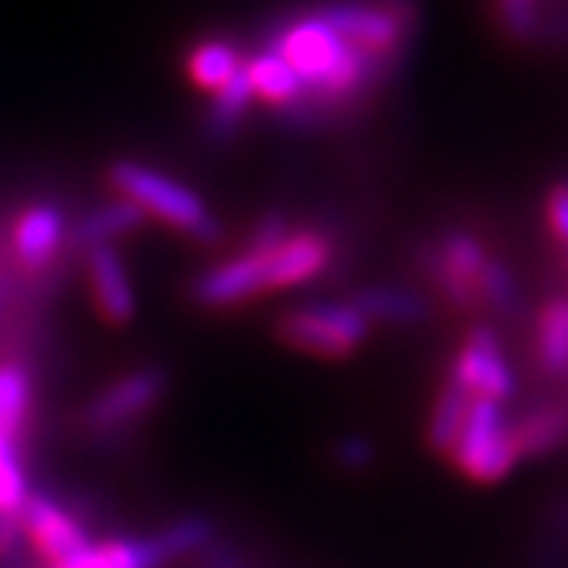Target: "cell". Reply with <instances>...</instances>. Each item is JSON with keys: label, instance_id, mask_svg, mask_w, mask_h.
<instances>
[{"label": "cell", "instance_id": "9c48e42d", "mask_svg": "<svg viewBox=\"0 0 568 568\" xmlns=\"http://www.w3.org/2000/svg\"><path fill=\"white\" fill-rule=\"evenodd\" d=\"M260 294H268L265 287V263L260 250H241L231 260L205 268L190 284V297L205 310H227L241 306Z\"/></svg>", "mask_w": 568, "mask_h": 568}, {"label": "cell", "instance_id": "3957f363", "mask_svg": "<svg viewBox=\"0 0 568 568\" xmlns=\"http://www.w3.org/2000/svg\"><path fill=\"white\" fill-rule=\"evenodd\" d=\"M373 325L351 301H320L294 306L278 316L275 338L284 347L316 357V361H347L369 342Z\"/></svg>", "mask_w": 568, "mask_h": 568}, {"label": "cell", "instance_id": "2e32d148", "mask_svg": "<svg viewBox=\"0 0 568 568\" xmlns=\"http://www.w3.org/2000/svg\"><path fill=\"white\" fill-rule=\"evenodd\" d=\"M145 215L133 203L126 200H108V203L95 205L82 215L80 222L73 224V231L67 234V244L73 250H92V246H104V244H118L121 237H130L145 227Z\"/></svg>", "mask_w": 568, "mask_h": 568}, {"label": "cell", "instance_id": "277c9868", "mask_svg": "<svg viewBox=\"0 0 568 568\" xmlns=\"http://www.w3.org/2000/svg\"><path fill=\"white\" fill-rule=\"evenodd\" d=\"M448 462L474 484H499L518 467V452L511 443V417L506 405L474 398L467 407V417L458 439L448 452Z\"/></svg>", "mask_w": 568, "mask_h": 568}, {"label": "cell", "instance_id": "4dcf8cb0", "mask_svg": "<svg viewBox=\"0 0 568 568\" xmlns=\"http://www.w3.org/2000/svg\"><path fill=\"white\" fill-rule=\"evenodd\" d=\"M0 568H3V566H0Z\"/></svg>", "mask_w": 568, "mask_h": 568}, {"label": "cell", "instance_id": "5bb4252c", "mask_svg": "<svg viewBox=\"0 0 568 568\" xmlns=\"http://www.w3.org/2000/svg\"><path fill=\"white\" fill-rule=\"evenodd\" d=\"M534 369L549 388L568 383V294H556L534 316Z\"/></svg>", "mask_w": 568, "mask_h": 568}, {"label": "cell", "instance_id": "603a6c76", "mask_svg": "<svg viewBox=\"0 0 568 568\" xmlns=\"http://www.w3.org/2000/svg\"><path fill=\"white\" fill-rule=\"evenodd\" d=\"M29 496V480L20 462V448L0 433V515H20Z\"/></svg>", "mask_w": 568, "mask_h": 568}, {"label": "cell", "instance_id": "e0dca14e", "mask_svg": "<svg viewBox=\"0 0 568 568\" xmlns=\"http://www.w3.org/2000/svg\"><path fill=\"white\" fill-rule=\"evenodd\" d=\"M253 85L246 77V67L231 82H224L219 92H212V99L203 111V136L209 142H227L237 136V130L244 126L250 111H253Z\"/></svg>", "mask_w": 568, "mask_h": 568}, {"label": "cell", "instance_id": "44dd1931", "mask_svg": "<svg viewBox=\"0 0 568 568\" xmlns=\"http://www.w3.org/2000/svg\"><path fill=\"white\" fill-rule=\"evenodd\" d=\"M32 410V379L20 364H0V433L20 439Z\"/></svg>", "mask_w": 568, "mask_h": 568}, {"label": "cell", "instance_id": "4fadbf2b", "mask_svg": "<svg viewBox=\"0 0 568 568\" xmlns=\"http://www.w3.org/2000/svg\"><path fill=\"white\" fill-rule=\"evenodd\" d=\"M511 443L518 458H544L568 446V395L549 392L511 420Z\"/></svg>", "mask_w": 568, "mask_h": 568}, {"label": "cell", "instance_id": "8fae6325", "mask_svg": "<svg viewBox=\"0 0 568 568\" xmlns=\"http://www.w3.org/2000/svg\"><path fill=\"white\" fill-rule=\"evenodd\" d=\"M85 260V278H89V294L95 313L108 325H130L136 320V291L130 282V272L123 263L121 250L114 244L92 246L82 253Z\"/></svg>", "mask_w": 568, "mask_h": 568}, {"label": "cell", "instance_id": "7a4b0ae2", "mask_svg": "<svg viewBox=\"0 0 568 568\" xmlns=\"http://www.w3.org/2000/svg\"><path fill=\"white\" fill-rule=\"evenodd\" d=\"M108 186L140 209L145 219H155L171 231H181L196 244H219L222 241V222L219 215L205 205V200L186 186L174 181L152 164L133 162V159H118L108 164Z\"/></svg>", "mask_w": 568, "mask_h": 568}, {"label": "cell", "instance_id": "ffe728a7", "mask_svg": "<svg viewBox=\"0 0 568 568\" xmlns=\"http://www.w3.org/2000/svg\"><path fill=\"white\" fill-rule=\"evenodd\" d=\"M477 294H480V310H487L499 320H521L525 313V291L515 278L511 265L489 256L487 268L477 282Z\"/></svg>", "mask_w": 568, "mask_h": 568}, {"label": "cell", "instance_id": "f1b7e54d", "mask_svg": "<svg viewBox=\"0 0 568 568\" xmlns=\"http://www.w3.org/2000/svg\"><path fill=\"white\" fill-rule=\"evenodd\" d=\"M562 265H566V272H568V246L562 250Z\"/></svg>", "mask_w": 568, "mask_h": 568}, {"label": "cell", "instance_id": "6da1fadb", "mask_svg": "<svg viewBox=\"0 0 568 568\" xmlns=\"http://www.w3.org/2000/svg\"><path fill=\"white\" fill-rule=\"evenodd\" d=\"M260 48L275 51L297 77L301 99L275 114V121L297 133L351 121L402 73V67L347 41L316 3L275 17L265 26Z\"/></svg>", "mask_w": 568, "mask_h": 568}, {"label": "cell", "instance_id": "ac0fdd59", "mask_svg": "<svg viewBox=\"0 0 568 568\" xmlns=\"http://www.w3.org/2000/svg\"><path fill=\"white\" fill-rule=\"evenodd\" d=\"M244 51L227 39H205L190 48L186 54V77L203 92H219L224 82H231L244 67Z\"/></svg>", "mask_w": 568, "mask_h": 568}, {"label": "cell", "instance_id": "d4e9b609", "mask_svg": "<svg viewBox=\"0 0 568 568\" xmlns=\"http://www.w3.org/2000/svg\"><path fill=\"white\" fill-rule=\"evenodd\" d=\"M287 234H291V224H287L282 212H265L263 219L253 224L244 250H268V246L282 244Z\"/></svg>", "mask_w": 568, "mask_h": 568}, {"label": "cell", "instance_id": "83f0119b", "mask_svg": "<svg viewBox=\"0 0 568 568\" xmlns=\"http://www.w3.org/2000/svg\"><path fill=\"white\" fill-rule=\"evenodd\" d=\"M22 547H26V537H22L20 515H0V566L7 568L10 559L20 556Z\"/></svg>", "mask_w": 568, "mask_h": 568}, {"label": "cell", "instance_id": "d6986e66", "mask_svg": "<svg viewBox=\"0 0 568 568\" xmlns=\"http://www.w3.org/2000/svg\"><path fill=\"white\" fill-rule=\"evenodd\" d=\"M470 402L474 398L452 376L443 379V386L433 398V407H429V420H426V446L433 448L436 455L448 458V452L458 439V429L465 424Z\"/></svg>", "mask_w": 568, "mask_h": 568}, {"label": "cell", "instance_id": "52a82bcc", "mask_svg": "<svg viewBox=\"0 0 568 568\" xmlns=\"http://www.w3.org/2000/svg\"><path fill=\"white\" fill-rule=\"evenodd\" d=\"M446 376H452L470 398H489L506 405L518 395V376L508 364L503 338L487 323L470 325Z\"/></svg>", "mask_w": 568, "mask_h": 568}, {"label": "cell", "instance_id": "30bf717a", "mask_svg": "<svg viewBox=\"0 0 568 568\" xmlns=\"http://www.w3.org/2000/svg\"><path fill=\"white\" fill-rule=\"evenodd\" d=\"M67 212L58 203H32L17 215L10 227V246L22 272L39 275L58 263L67 246Z\"/></svg>", "mask_w": 568, "mask_h": 568}, {"label": "cell", "instance_id": "7402d4cb", "mask_svg": "<svg viewBox=\"0 0 568 568\" xmlns=\"http://www.w3.org/2000/svg\"><path fill=\"white\" fill-rule=\"evenodd\" d=\"M493 17L499 32L515 44H530L547 32L544 0H493Z\"/></svg>", "mask_w": 568, "mask_h": 568}, {"label": "cell", "instance_id": "9a60e30c", "mask_svg": "<svg viewBox=\"0 0 568 568\" xmlns=\"http://www.w3.org/2000/svg\"><path fill=\"white\" fill-rule=\"evenodd\" d=\"M351 304L364 313L369 325H395V328H410V325L429 323L433 306L420 291L398 287V284H369L351 294Z\"/></svg>", "mask_w": 568, "mask_h": 568}, {"label": "cell", "instance_id": "7c38bea8", "mask_svg": "<svg viewBox=\"0 0 568 568\" xmlns=\"http://www.w3.org/2000/svg\"><path fill=\"white\" fill-rule=\"evenodd\" d=\"M265 263V287L284 291L320 278L332 263V241L323 231H291L282 244L260 250Z\"/></svg>", "mask_w": 568, "mask_h": 568}, {"label": "cell", "instance_id": "484cf974", "mask_svg": "<svg viewBox=\"0 0 568 568\" xmlns=\"http://www.w3.org/2000/svg\"><path fill=\"white\" fill-rule=\"evenodd\" d=\"M528 568H568V540L547 530L530 549Z\"/></svg>", "mask_w": 568, "mask_h": 568}, {"label": "cell", "instance_id": "4316f807", "mask_svg": "<svg viewBox=\"0 0 568 568\" xmlns=\"http://www.w3.org/2000/svg\"><path fill=\"white\" fill-rule=\"evenodd\" d=\"M335 462L347 470H366L376 462V446L366 436H345L335 443Z\"/></svg>", "mask_w": 568, "mask_h": 568}, {"label": "cell", "instance_id": "f546056e", "mask_svg": "<svg viewBox=\"0 0 568 568\" xmlns=\"http://www.w3.org/2000/svg\"><path fill=\"white\" fill-rule=\"evenodd\" d=\"M41 568H51V566H41Z\"/></svg>", "mask_w": 568, "mask_h": 568}, {"label": "cell", "instance_id": "8992f818", "mask_svg": "<svg viewBox=\"0 0 568 568\" xmlns=\"http://www.w3.org/2000/svg\"><path fill=\"white\" fill-rule=\"evenodd\" d=\"M168 373L162 366L133 369L111 386H104L89 405L82 407V426L92 436H121L133 424L145 420L168 395Z\"/></svg>", "mask_w": 568, "mask_h": 568}, {"label": "cell", "instance_id": "cb8c5ba5", "mask_svg": "<svg viewBox=\"0 0 568 568\" xmlns=\"http://www.w3.org/2000/svg\"><path fill=\"white\" fill-rule=\"evenodd\" d=\"M544 219H547L549 237L566 250L568 246V181H556L544 200Z\"/></svg>", "mask_w": 568, "mask_h": 568}, {"label": "cell", "instance_id": "ba28073f", "mask_svg": "<svg viewBox=\"0 0 568 568\" xmlns=\"http://www.w3.org/2000/svg\"><path fill=\"white\" fill-rule=\"evenodd\" d=\"M20 528L26 544L51 568H67L92 547V537L67 508L58 506L51 496L32 493V489L20 508Z\"/></svg>", "mask_w": 568, "mask_h": 568}, {"label": "cell", "instance_id": "5b68a950", "mask_svg": "<svg viewBox=\"0 0 568 568\" xmlns=\"http://www.w3.org/2000/svg\"><path fill=\"white\" fill-rule=\"evenodd\" d=\"M424 272L439 301L455 310V313H477L480 310V294L477 282L489 263V253L477 234L465 227H448L436 241H429L420 256Z\"/></svg>", "mask_w": 568, "mask_h": 568}]
</instances>
